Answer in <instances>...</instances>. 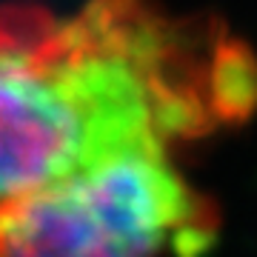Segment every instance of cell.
<instances>
[{"instance_id":"obj_1","label":"cell","mask_w":257,"mask_h":257,"mask_svg":"<svg viewBox=\"0 0 257 257\" xmlns=\"http://www.w3.org/2000/svg\"><path fill=\"white\" fill-rule=\"evenodd\" d=\"M257 100L246 49L200 55L146 0H92L72 20L0 6V206L135 152H169Z\"/></svg>"},{"instance_id":"obj_2","label":"cell","mask_w":257,"mask_h":257,"mask_svg":"<svg viewBox=\"0 0 257 257\" xmlns=\"http://www.w3.org/2000/svg\"><path fill=\"white\" fill-rule=\"evenodd\" d=\"M217 214L169 152H135L0 206V257H160L200 248Z\"/></svg>"}]
</instances>
